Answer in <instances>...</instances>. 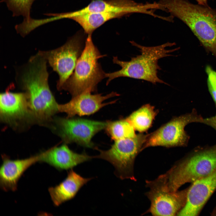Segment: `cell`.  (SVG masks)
<instances>
[{
  "label": "cell",
  "instance_id": "1",
  "mask_svg": "<svg viewBox=\"0 0 216 216\" xmlns=\"http://www.w3.org/2000/svg\"><path fill=\"white\" fill-rule=\"evenodd\" d=\"M47 62L39 51L29 58L19 76V83L27 95L33 118L42 123L50 122L58 112V104L49 85Z\"/></svg>",
  "mask_w": 216,
  "mask_h": 216
},
{
  "label": "cell",
  "instance_id": "2",
  "mask_svg": "<svg viewBox=\"0 0 216 216\" xmlns=\"http://www.w3.org/2000/svg\"><path fill=\"white\" fill-rule=\"evenodd\" d=\"M166 12L190 29L202 44L216 56V10L188 0H159Z\"/></svg>",
  "mask_w": 216,
  "mask_h": 216
},
{
  "label": "cell",
  "instance_id": "3",
  "mask_svg": "<svg viewBox=\"0 0 216 216\" xmlns=\"http://www.w3.org/2000/svg\"><path fill=\"white\" fill-rule=\"evenodd\" d=\"M130 42L132 46L140 49L141 54L131 57L128 61H122L117 57L113 56V63L119 65L121 69L113 72L106 73V78H108L106 85L114 79L127 77L144 80L154 84L160 83L169 85L158 76V70H161L158 62L160 58L172 56L170 53L177 50L178 48L167 50L166 48L175 45V43L168 42L158 46H146L133 40Z\"/></svg>",
  "mask_w": 216,
  "mask_h": 216
},
{
  "label": "cell",
  "instance_id": "4",
  "mask_svg": "<svg viewBox=\"0 0 216 216\" xmlns=\"http://www.w3.org/2000/svg\"><path fill=\"white\" fill-rule=\"evenodd\" d=\"M216 168V144L197 147L163 174L169 190H178L184 184L205 177Z\"/></svg>",
  "mask_w": 216,
  "mask_h": 216
},
{
  "label": "cell",
  "instance_id": "5",
  "mask_svg": "<svg viewBox=\"0 0 216 216\" xmlns=\"http://www.w3.org/2000/svg\"><path fill=\"white\" fill-rule=\"evenodd\" d=\"M106 56L101 54L93 43L92 35H88L83 51L70 76L61 90L69 92L72 97L82 93L97 91L98 83L106 77L99 59Z\"/></svg>",
  "mask_w": 216,
  "mask_h": 216
},
{
  "label": "cell",
  "instance_id": "6",
  "mask_svg": "<svg viewBox=\"0 0 216 216\" xmlns=\"http://www.w3.org/2000/svg\"><path fill=\"white\" fill-rule=\"evenodd\" d=\"M147 135L141 133L132 138L115 141L107 150L96 148L100 153L94 157L111 163L114 167L115 174L118 178L136 181L134 172L135 159L142 151Z\"/></svg>",
  "mask_w": 216,
  "mask_h": 216
},
{
  "label": "cell",
  "instance_id": "7",
  "mask_svg": "<svg viewBox=\"0 0 216 216\" xmlns=\"http://www.w3.org/2000/svg\"><path fill=\"white\" fill-rule=\"evenodd\" d=\"M149 190L145 195L150 202L147 213L155 216H174L185 205L189 188L175 192L167 187L163 174L146 181Z\"/></svg>",
  "mask_w": 216,
  "mask_h": 216
},
{
  "label": "cell",
  "instance_id": "8",
  "mask_svg": "<svg viewBox=\"0 0 216 216\" xmlns=\"http://www.w3.org/2000/svg\"><path fill=\"white\" fill-rule=\"evenodd\" d=\"M204 118L194 109L190 113L173 118L150 134H148L142 150L150 147L185 146L190 137L184 130L188 124L202 123Z\"/></svg>",
  "mask_w": 216,
  "mask_h": 216
},
{
  "label": "cell",
  "instance_id": "9",
  "mask_svg": "<svg viewBox=\"0 0 216 216\" xmlns=\"http://www.w3.org/2000/svg\"><path fill=\"white\" fill-rule=\"evenodd\" d=\"M84 42L82 36L78 33L69 39L65 44L58 48L40 51L47 62L58 75L57 83L58 90H61L63 84L73 73L84 49Z\"/></svg>",
  "mask_w": 216,
  "mask_h": 216
},
{
  "label": "cell",
  "instance_id": "10",
  "mask_svg": "<svg viewBox=\"0 0 216 216\" xmlns=\"http://www.w3.org/2000/svg\"><path fill=\"white\" fill-rule=\"evenodd\" d=\"M55 122L57 134L65 144L75 143L84 147L94 148L92 139L105 129L107 122L81 118H58Z\"/></svg>",
  "mask_w": 216,
  "mask_h": 216
},
{
  "label": "cell",
  "instance_id": "11",
  "mask_svg": "<svg viewBox=\"0 0 216 216\" xmlns=\"http://www.w3.org/2000/svg\"><path fill=\"white\" fill-rule=\"evenodd\" d=\"M153 8L152 3H139L133 0H92L86 7L67 12L66 16L70 18L74 16L90 13H116L122 16L135 13L151 15Z\"/></svg>",
  "mask_w": 216,
  "mask_h": 216
},
{
  "label": "cell",
  "instance_id": "12",
  "mask_svg": "<svg viewBox=\"0 0 216 216\" xmlns=\"http://www.w3.org/2000/svg\"><path fill=\"white\" fill-rule=\"evenodd\" d=\"M91 92L86 91L72 97L66 103L58 104V112L65 113L68 118H72L76 115L88 116L98 111L103 107L115 103L114 100L108 103L103 102L113 97L120 95L116 92H112L106 95L102 94H92Z\"/></svg>",
  "mask_w": 216,
  "mask_h": 216
},
{
  "label": "cell",
  "instance_id": "13",
  "mask_svg": "<svg viewBox=\"0 0 216 216\" xmlns=\"http://www.w3.org/2000/svg\"><path fill=\"white\" fill-rule=\"evenodd\" d=\"M189 187L186 203L178 216H197L216 190V168Z\"/></svg>",
  "mask_w": 216,
  "mask_h": 216
},
{
  "label": "cell",
  "instance_id": "14",
  "mask_svg": "<svg viewBox=\"0 0 216 216\" xmlns=\"http://www.w3.org/2000/svg\"><path fill=\"white\" fill-rule=\"evenodd\" d=\"M28 103V96L25 92H13L7 90L1 93V120L11 124H17L26 118L34 119Z\"/></svg>",
  "mask_w": 216,
  "mask_h": 216
},
{
  "label": "cell",
  "instance_id": "15",
  "mask_svg": "<svg viewBox=\"0 0 216 216\" xmlns=\"http://www.w3.org/2000/svg\"><path fill=\"white\" fill-rule=\"evenodd\" d=\"M39 162L48 164L60 170L71 169L95 158L86 153L79 154L71 150L66 144L54 147L38 154Z\"/></svg>",
  "mask_w": 216,
  "mask_h": 216
},
{
  "label": "cell",
  "instance_id": "16",
  "mask_svg": "<svg viewBox=\"0 0 216 216\" xmlns=\"http://www.w3.org/2000/svg\"><path fill=\"white\" fill-rule=\"evenodd\" d=\"M3 163L0 169V185L5 191H15L18 182L29 167L39 162L38 155L22 159L12 160L7 156H2Z\"/></svg>",
  "mask_w": 216,
  "mask_h": 216
},
{
  "label": "cell",
  "instance_id": "17",
  "mask_svg": "<svg viewBox=\"0 0 216 216\" xmlns=\"http://www.w3.org/2000/svg\"><path fill=\"white\" fill-rule=\"evenodd\" d=\"M92 179L83 177L71 169L62 182L57 185L48 189L53 204L56 206H58L72 199L80 189Z\"/></svg>",
  "mask_w": 216,
  "mask_h": 216
},
{
  "label": "cell",
  "instance_id": "18",
  "mask_svg": "<svg viewBox=\"0 0 216 216\" xmlns=\"http://www.w3.org/2000/svg\"><path fill=\"white\" fill-rule=\"evenodd\" d=\"M122 16L116 13H90L82 14L70 17L79 23L88 35H92L93 32L105 22L111 19Z\"/></svg>",
  "mask_w": 216,
  "mask_h": 216
},
{
  "label": "cell",
  "instance_id": "19",
  "mask_svg": "<svg viewBox=\"0 0 216 216\" xmlns=\"http://www.w3.org/2000/svg\"><path fill=\"white\" fill-rule=\"evenodd\" d=\"M158 113V111L154 106L147 104L134 111L126 118L135 130L142 133L151 127Z\"/></svg>",
  "mask_w": 216,
  "mask_h": 216
},
{
  "label": "cell",
  "instance_id": "20",
  "mask_svg": "<svg viewBox=\"0 0 216 216\" xmlns=\"http://www.w3.org/2000/svg\"><path fill=\"white\" fill-rule=\"evenodd\" d=\"M105 129L111 138L115 141L132 138L136 135L134 128L126 118L107 121Z\"/></svg>",
  "mask_w": 216,
  "mask_h": 216
},
{
  "label": "cell",
  "instance_id": "21",
  "mask_svg": "<svg viewBox=\"0 0 216 216\" xmlns=\"http://www.w3.org/2000/svg\"><path fill=\"white\" fill-rule=\"evenodd\" d=\"M35 0H1L4 2L9 10L13 12V16L22 15L24 21L28 22L31 18L30 12L32 5Z\"/></svg>",
  "mask_w": 216,
  "mask_h": 216
},
{
  "label": "cell",
  "instance_id": "22",
  "mask_svg": "<svg viewBox=\"0 0 216 216\" xmlns=\"http://www.w3.org/2000/svg\"><path fill=\"white\" fill-rule=\"evenodd\" d=\"M206 72L208 76L207 84L209 91L216 104V71L209 66H207Z\"/></svg>",
  "mask_w": 216,
  "mask_h": 216
},
{
  "label": "cell",
  "instance_id": "23",
  "mask_svg": "<svg viewBox=\"0 0 216 216\" xmlns=\"http://www.w3.org/2000/svg\"><path fill=\"white\" fill-rule=\"evenodd\" d=\"M202 123L211 127L216 130V113L213 116L204 118Z\"/></svg>",
  "mask_w": 216,
  "mask_h": 216
},
{
  "label": "cell",
  "instance_id": "24",
  "mask_svg": "<svg viewBox=\"0 0 216 216\" xmlns=\"http://www.w3.org/2000/svg\"><path fill=\"white\" fill-rule=\"evenodd\" d=\"M197 2L198 4L205 6L206 7H209L207 4L208 0H195Z\"/></svg>",
  "mask_w": 216,
  "mask_h": 216
},
{
  "label": "cell",
  "instance_id": "25",
  "mask_svg": "<svg viewBox=\"0 0 216 216\" xmlns=\"http://www.w3.org/2000/svg\"><path fill=\"white\" fill-rule=\"evenodd\" d=\"M212 214L213 215H216V207L214 208V210L213 211Z\"/></svg>",
  "mask_w": 216,
  "mask_h": 216
}]
</instances>
